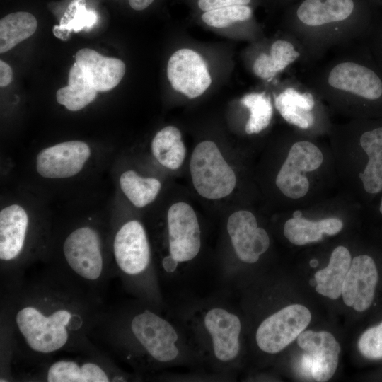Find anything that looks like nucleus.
<instances>
[{
  "instance_id": "f257e3e1",
  "label": "nucleus",
  "mask_w": 382,
  "mask_h": 382,
  "mask_svg": "<svg viewBox=\"0 0 382 382\" xmlns=\"http://www.w3.org/2000/svg\"><path fill=\"white\" fill-rule=\"evenodd\" d=\"M4 299V319L12 352L42 365L60 352L86 349L102 310L100 299L53 270L25 279L11 278Z\"/></svg>"
},
{
  "instance_id": "f03ea898",
  "label": "nucleus",
  "mask_w": 382,
  "mask_h": 382,
  "mask_svg": "<svg viewBox=\"0 0 382 382\" xmlns=\"http://www.w3.org/2000/svg\"><path fill=\"white\" fill-rule=\"evenodd\" d=\"M93 331L138 369L173 364L184 352L179 328L144 303L102 309Z\"/></svg>"
},
{
  "instance_id": "7ed1b4c3",
  "label": "nucleus",
  "mask_w": 382,
  "mask_h": 382,
  "mask_svg": "<svg viewBox=\"0 0 382 382\" xmlns=\"http://www.w3.org/2000/svg\"><path fill=\"white\" fill-rule=\"evenodd\" d=\"M192 322L199 353L219 366H231L241 350L239 316L230 307L212 304L199 309Z\"/></svg>"
},
{
  "instance_id": "20e7f679",
  "label": "nucleus",
  "mask_w": 382,
  "mask_h": 382,
  "mask_svg": "<svg viewBox=\"0 0 382 382\" xmlns=\"http://www.w3.org/2000/svg\"><path fill=\"white\" fill-rule=\"evenodd\" d=\"M168 253L160 261L158 277H173L182 265L193 260L202 246L201 229L193 208L185 202H176L167 214Z\"/></svg>"
},
{
  "instance_id": "39448f33",
  "label": "nucleus",
  "mask_w": 382,
  "mask_h": 382,
  "mask_svg": "<svg viewBox=\"0 0 382 382\" xmlns=\"http://www.w3.org/2000/svg\"><path fill=\"white\" fill-rule=\"evenodd\" d=\"M190 170L195 189L207 199L224 198L233 192L236 185L233 170L212 141H202L195 147Z\"/></svg>"
},
{
  "instance_id": "423d86ee",
  "label": "nucleus",
  "mask_w": 382,
  "mask_h": 382,
  "mask_svg": "<svg viewBox=\"0 0 382 382\" xmlns=\"http://www.w3.org/2000/svg\"><path fill=\"white\" fill-rule=\"evenodd\" d=\"M113 256L117 270L127 283H146L145 277L156 273L150 270V244L143 225L137 220L123 224L113 241Z\"/></svg>"
},
{
  "instance_id": "0eeeda50",
  "label": "nucleus",
  "mask_w": 382,
  "mask_h": 382,
  "mask_svg": "<svg viewBox=\"0 0 382 382\" xmlns=\"http://www.w3.org/2000/svg\"><path fill=\"white\" fill-rule=\"evenodd\" d=\"M310 311L301 304H291L272 313L259 325L255 341L263 352L274 354L292 342L308 325Z\"/></svg>"
},
{
  "instance_id": "6e6552de",
  "label": "nucleus",
  "mask_w": 382,
  "mask_h": 382,
  "mask_svg": "<svg viewBox=\"0 0 382 382\" xmlns=\"http://www.w3.org/2000/svg\"><path fill=\"white\" fill-rule=\"evenodd\" d=\"M42 381L48 382L126 381L125 374L101 357L60 359L46 362L41 371Z\"/></svg>"
},
{
  "instance_id": "1a4fd4ad",
  "label": "nucleus",
  "mask_w": 382,
  "mask_h": 382,
  "mask_svg": "<svg viewBox=\"0 0 382 382\" xmlns=\"http://www.w3.org/2000/svg\"><path fill=\"white\" fill-rule=\"evenodd\" d=\"M323 156L312 142L300 141L294 143L276 177L275 183L287 197L299 199L309 190V181L303 174L318 169Z\"/></svg>"
},
{
  "instance_id": "9d476101",
  "label": "nucleus",
  "mask_w": 382,
  "mask_h": 382,
  "mask_svg": "<svg viewBox=\"0 0 382 382\" xmlns=\"http://www.w3.org/2000/svg\"><path fill=\"white\" fill-rule=\"evenodd\" d=\"M167 76L172 88L188 98L200 96L212 83L206 62L189 48L179 49L172 54L167 64Z\"/></svg>"
},
{
  "instance_id": "9b49d317",
  "label": "nucleus",
  "mask_w": 382,
  "mask_h": 382,
  "mask_svg": "<svg viewBox=\"0 0 382 382\" xmlns=\"http://www.w3.org/2000/svg\"><path fill=\"white\" fill-rule=\"evenodd\" d=\"M226 229L235 254L242 262H257L270 247L268 233L258 226L255 215L249 211L240 210L230 215Z\"/></svg>"
},
{
  "instance_id": "f8f14e48",
  "label": "nucleus",
  "mask_w": 382,
  "mask_h": 382,
  "mask_svg": "<svg viewBox=\"0 0 382 382\" xmlns=\"http://www.w3.org/2000/svg\"><path fill=\"white\" fill-rule=\"evenodd\" d=\"M91 155L88 144L69 141L45 148L36 158L38 173L47 178H65L76 175Z\"/></svg>"
},
{
  "instance_id": "ddd939ff",
  "label": "nucleus",
  "mask_w": 382,
  "mask_h": 382,
  "mask_svg": "<svg viewBox=\"0 0 382 382\" xmlns=\"http://www.w3.org/2000/svg\"><path fill=\"white\" fill-rule=\"evenodd\" d=\"M378 279L377 267L371 257H354L342 285L344 303L359 312L367 310L374 301Z\"/></svg>"
},
{
  "instance_id": "4468645a",
  "label": "nucleus",
  "mask_w": 382,
  "mask_h": 382,
  "mask_svg": "<svg viewBox=\"0 0 382 382\" xmlns=\"http://www.w3.org/2000/svg\"><path fill=\"white\" fill-rule=\"evenodd\" d=\"M327 83L332 88L365 99L376 100L382 95V81L371 69L352 62H343L333 66Z\"/></svg>"
},
{
  "instance_id": "2eb2a0df",
  "label": "nucleus",
  "mask_w": 382,
  "mask_h": 382,
  "mask_svg": "<svg viewBox=\"0 0 382 382\" xmlns=\"http://www.w3.org/2000/svg\"><path fill=\"white\" fill-rule=\"evenodd\" d=\"M299 346L312 357L311 374L319 382L330 380L338 365L340 346L335 337L326 331H303L297 337Z\"/></svg>"
},
{
  "instance_id": "dca6fc26",
  "label": "nucleus",
  "mask_w": 382,
  "mask_h": 382,
  "mask_svg": "<svg viewBox=\"0 0 382 382\" xmlns=\"http://www.w3.org/2000/svg\"><path fill=\"white\" fill-rule=\"evenodd\" d=\"M75 63L98 91L114 88L122 79L126 70L121 59L103 56L89 48L81 49L76 53Z\"/></svg>"
},
{
  "instance_id": "f3484780",
  "label": "nucleus",
  "mask_w": 382,
  "mask_h": 382,
  "mask_svg": "<svg viewBox=\"0 0 382 382\" xmlns=\"http://www.w3.org/2000/svg\"><path fill=\"white\" fill-rule=\"evenodd\" d=\"M28 216L21 206L13 204L0 212V260L12 262L21 256L25 245Z\"/></svg>"
},
{
  "instance_id": "a211bd4d",
  "label": "nucleus",
  "mask_w": 382,
  "mask_h": 382,
  "mask_svg": "<svg viewBox=\"0 0 382 382\" xmlns=\"http://www.w3.org/2000/svg\"><path fill=\"white\" fill-rule=\"evenodd\" d=\"M353 0H304L296 11L299 21L308 26H320L348 18Z\"/></svg>"
},
{
  "instance_id": "6ab92c4d",
  "label": "nucleus",
  "mask_w": 382,
  "mask_h": 382,
  "mask_svg": "<svg viewBox=\"0 0 382 382\" xmlns=\"http://www.w3.org/2000/svg\"><path fill=\"white\" fill-rule=\"evenodd\" d=\"M274 103L282 117L289 124L301 129H308L313 125L312 110L315 99L311 93L286 88L275 97Z\"/></svg>"
},
{
  "instance_id": "aec40b11",
  "label": "nucleus",
  "mask_w": 382,
  "mask_h": 382,
  "mask_svg": "<svg viewBox=\"0 0 382 382\" xmlns=\"http://www.w3.org/2000/svg\"><path fill=\"white\" fill-rule=\"evenodd\" d=\"M351 262V255L347 248H335L328 266L314 274L316 291L330 299H338L342 295L343 282Z\"/></svg>"
},
{
  "instance_id": "412c9836",
  "label": "nucleus",
  "mask_w": 382,
  "mask_h": 382,
  "mask_svg": "<svg viewBox=\"0 0 382 382\" xmlns=\"http://www.w3.org/2000/svg\"><path fill=\"white\" fill-rule=\"evenodd\" d=\"M342 227V221L337 218L313 221L302 218L301 216H294L286 221L284 235L291 243L303 245L321 240L323 233L335 235Z\"/></svg>"
},
{
  "instance_id": "4be33fe9",
  "label": "nucleus",
  "mask_w": 382,
  "mask_h": 382,
  "mask_svg": "<svg viewBox=\"0 0 382 382\" xmlns=\"http://www.w3.org/2000/svg\"><path fill=\"white\" fill-rule=\"evenodd\" d=\"M359 142L369 158L359 178L366 192L378 193L382 190V127L364 132Z\"/></svg>"
},
{
  "instance_id": "5701e85b",
  "label": "nucleus",
  "mask_w": 382,
  "mask_h": 382,
  "mask_svg": "<svg viewBox=\"0 0 382 382\" xmlns=\"http://www.w3.org/2000/svg\"><path fill=\"white\" fill-rule=\"evenodd\" d=\"M294 45L285 40L274 41L269 54L261 53L253 64V71L258 78L270 80L284 70L299 57Z\"/></svg>"
},
{
  "instance_id": "b1692460",
  "label": "nucleus",
  "mask_w": 382,
  "mask_h": 382,
  "mask_svg": "<svg viewBox=\"0 0 382 382\" xmlns=\"http://www.w3.org/2000/svg\"><path fill=\"white\" fill-rule=\"evenodd\" d=\"M151 147L156 160L170 170L179 168L185 158L186 149L181 132L175 126H167L158 131Z\"/></svg>"
},
{
  "instance_id": "393cba45",
  "label": "nucleus",
  "mask_w": 382,
  "mask_h": 382,
  "mask_svg": "<svg viewBox=\"0 0 382 382\" xmlns=\"http://www.w3.org/2000/svg\"><path fill=\"white\" fill-rule=\"evenodd\" d=\"M97 92L81 69L75 63L69 73L68 86L57 91L56 98L59 104L69 110L77 111L93 101Z\"/></svg>"
},
{
  "instance_id": "a878e982",
  "label": "nucleus",
  "mask_w": 382,
  "mask_h": 382,
  "mask_svg": "<svg viewBox=\"0 0 382 382\" xmlns=\"http://www.w3.org/2000/svg\"><path fill=\"white\" fill-rule=\"evenodd\" d=\"M37 27L35 17L28 12L8 14L0 21V52L4 53L34 34Z\"/></svg>"
},
{
  "instance_id": "bb28decb",
  "label": "nucleus",
  "mask_w": 382,
  "mask_h": 382,
  "mask_svg": "<svg viewBox=\"0 0 382 382\" xmlns=\"http://www.w3.org/2000/svg\"><path fill=\"white\" fill-rule=\"evenodd\" d=\"M120 184L129 200L139 208L152 202L161 187L158 180L141 177L133 170H127L121 175Z\"/></svg>"
},
{
  "instance_id": "cd10ccee",
  "label": "nucleus",
  "mask_w": 382,
  "mask_h": 382,
  "mask_svg": "<svg viewBox=\"0 0 382 382\" xmlns=\"http://www.w3.org/2000/svg\"><path fill=\"white\" fill-rule=\"evenodd\" d=\"M250 115L245 129L248 134H258L270 125L273 109L270 98L265 93H250L241 100Z\"/></svg>"
},
{
  "instance_id": "c85d7f7f",
  "label": "nucleus",
  "mask_w": 382,
  "mask_h": 382,
  "mask_svg": "<svg viewBox=\"0 0 382 382\" xmlns=\"http://www.w3.org/2000/svg\"><path fill=\"white\" fill-rule=\"evenodd\" d=\"M97 21L93 11H87L83 0H74L62 18L60 24L53 28L54 35L63 40L69 38L70 33L93 27Z\"/></svg>"
},
{
  "instance_id": "c756f323",
  "label": "nucleus",
  "mask_w": 382,
  "mask_h": 382,
  "mask_svg": "<svg viewBox=\"0 0 382 382\" xmlns=\"http://www.w3.org/2000/svg\"><path fill=\"white\" fill-rule=\"evenodd\" d=\"M253 14L248 5H234L205 11L202 15V21L215 28H224L231 25L248 20Z\"/></svg>"
},
{
  "instance_id": "7c9ffc66",
  "label": "nucleus",
  "mask_w": 382,
  "mask_h": 382,
  "mask_svg": "<svg viewBox=\"0 0 382 382\" xmlns=\"http://www.w3.org/2000/svg\"><path fill=\"white\" fill-rule=\"evenodd\" d=\"M361 354L370 359H382V322L366 330L358 341Z\"/></svg>"
},
{
  "instance_id": "2f4dec72",
  "label": "nucleus",
  "mask_w": 382,
  "mask_h": 382,
  "mask_svg": "<svg viewBox=\"0 0 382 382\" xmlns=\"http://www.w3.org/2000/svg\"><path fill=\"white\" fill-rule=\"evenodd\" d=\"M251 0H198L197 5L202 11L220 8L234 5H248Z\"/></svg>"
},
{
  "instance_id": "473e14b6",
  "label": "nucleus",
  "mask_w": 382,
  "mask_h": 382,
  "mask_svg": "<svg viewBox=\"0 0 382 382\" xmlns=\"http://www.w3.org/2000/svg\"><path fill=\"white\" fill-rule=\"evenodd\" d=\"M13 79V71L5 62L0 61V86L6 87L10 84Z\"/></svg>"
},
{
  "instance_id": "72a5a7b5",
  "label": "nucleus",
  "mask_w": 382,
  "mask_h": 382,
  "mask_svg": "<svg viewBox=\"0 0 382 382\" xmlns=\"http://www.w3.org/2000/svg\"><path fill=\"white\" fill-rule=\"evenodd\" d=\"M154 0H128L132 8L135 11H142L149 6Z\"/></svg>"
},
{
  "instance_id": "f704fd0d",
  "label": "nucleus",
  "mask_w": 382,
  "mask_h": 382,
  "mask_svg": "<svg viewBox=\"0 0 382 382\" xmlns=\"http://www.w3.org/2000/svg\"><path fill=\"white\" fill-rule=\"evenodd\" d=\"M311 364L312 357H311V355L309 354L303 355L301 360V366L303 370L306 373H308L311 374Z\"/></svg>"
},
{
  "instance_id": "c9c22d12",
  "label": "nucleus",
  "mask_w": 382,
  "mask_h": 382,
  "mask_svg": "<svg viewBox=\"0 0 382 382\" xmlns=\"http://www.w3.org/2000/svg\"><path fill=\"white\" fill-rule=\"evenodd\" d=\"M318 262L316 260H312L310 262V265L311 267H315L318 265Z\"/></svg>"
},
{
  "instance_id": "e433bc0d",
  "label": "nucleus",
  "mask_w": 382,
  "mask_h": 382,
  "mask_svg": "<svg viewBox=\"0 0 382 382\" xmlns=\"http://www.w3.org/2000/svg\"><path fill=\"white\" fill-rule=\"evenodd\" d=\"M310 284L312 286H316V281L315 279V278H313L310 280Z\"/></svg>"
},
{
  "instance_id": "4c0bfd02",
  "label": "nucleus",
  "mask_w": 382,
  "mask_h": 382,
  "mask_svg": "<svg viewBox=\"0 0 382 382\" xmlns=\"http://www.w3.org/2000/svg\"><path fill=\"white\" fill-rule=\"evenodd\" d=\"M379 210H380V212L382 214V199H381V204H380V207H379Z\"/></svg>"
}]
</instances>
